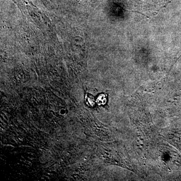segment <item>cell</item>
Instances as JSON below:
<instances>
[{
  "mask_svg": "<svg viewBox=\"0 0 181 181\" xmlns=\"http://www.w3.org/2000/svg\"><path fill=\"white\" fill-rule=\"evenodd\" d=\"M85 102L86 105L90 107H93L95 105L96 101L92 95L88 94L86 96Z\"/></svg>",
  "mask_w": 181,
  "mask_h": 181,
  "instance_id": "1",
  "label": "cell"
},
{
  "mask_svg": "<svg viewBox=\"0 0 181 181\" xmlns=\"http://www.w3.org/2000/svg\"><path fill=\"white\" fill-rule=\"evenodd\" d=\"M107 97L106 95L104 94H101L98 95L97 99H96V103L98 105H104L107 103Z\"/></svg>",
  "mask_w": 181,
  "mask_h": 181,
  "instance_id": "2",
  "label": "cell"
}]
</instances>
